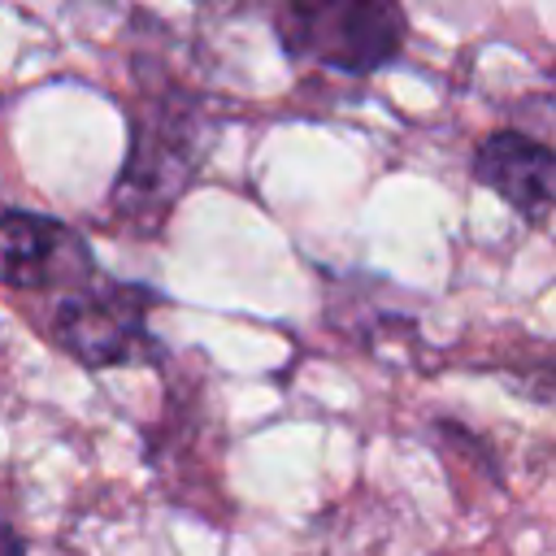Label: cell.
Returning <instances> with one entry per match:
<instances>
[{
  "label": "cell",
  "instance_id": "1",
  "mask_svg": "<svg viewBox=\"0 0 556 556\" xmlns=\"http://www.w3.org/2000/svg\"><path fill=\"white\" fill-rule=\"evenodd\" d=\"M213 148L208 104L178 87L152 83L130 109V143L113 182V213L135 230H161L169 208L195 182Z\"/></svg>",
  "mask_w": 556,
  "mask_h": 556
},
{
  "label": "cell",
  "instance_id": "2",
  "mask_svg": "<svg viewBox=\"0 0 556 556\" xmlns=\"http://www.w3.org/2000/svg\"><path fill=\"white\" fill-rule=\"evenodd\" d=\"M274 35L295 65L369 78L404 56L408 13L400 0H278Z\"/></svg>",
  "mask_w": 556,
  "mask_h": 556
},
{
  "label": "cell",
  "instance_id": "3",
  "mask_svg": "<svg viewBox=\"0 0 556 556\" xmlns=\"http://www.w3.org/2000/svg\"><path fill=\"white\" fill-rule=\"evenodd\" d=\"M161 295L117 278H91L52 308V339L87 369H117V365H148L161 356L156 334L148 330V308Z\"/></svg>",
  "mask_w": 556,
  "mask_h": 556
},
{
  "label": "cell",
  "instance_id": "4",
  "mask_svg": "<svg viewBox=\"0 0 556 556\" xmlns=\"http://www.w3.org/2000/svg\"><path fill=\"white\" fill-rule=\"evenodd\" d=\"M96 278V256L78 230L30 208L0 213V282L22 291H74Z\"/></svg>",
  "mask_w": 556,
  "mask_h": 556
},
{
  "label": "cell",
  "instance_id": "5",
  "mask_svg": "<svg viewBox=\"0 0 556 556\" xmlns=\"http://www.w3.org/2000/svg\"><path fill=\"white\" fill-rule=\"evenodd\" d=\"M469 174L530 226H543L556 213V148L526 130H486L473 143Z\"/></svg>",
  "mask_w": 556,
  "mask_h": 556
},
{
  "label": "cell",
  "instance_id": "6",
  "mask_svg": "<svg viewBox=\"0 0 556 556\" xmlns=\"http://www.w3.org/2000/svg\"><path fill=\"white\" fill-rule=\"evenodd\" d=\"M508 378H513V387L526 391L530 400H556V352H552L547 361H539V365H517Z\"/></svg>",
  "mask_w": 556,
  "mask_h": 556
},
{
  "label": "cell",
  "instance_id": "7",
  "mask_svg": "<svg viewBox=\"0 0 556 556\" xmlns=\"http://www.w3.org/2000/svg\"><path fill=\"white\" fill-rule=\"evenodd\" d=\"M0 556H26V539L13 530V521L0 513Z\"/></svg>",
  "mask_w": 556,
  "mask_h": 556
},
{
  "label": "cell",
  "instance_id": "8",
  "mask_svg": "<svg viewBox=\"0 0 556 556\" xmlns=\"http://www.w3.org/2000/svg\"><path fill=\"white\" fill-rule=\"evenodd\" d=\"M552 78H556V70H552Z\"/></svg>",
  "mask_w": 556,
  "mask_h": 556
}]
</instances>
